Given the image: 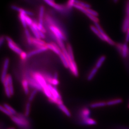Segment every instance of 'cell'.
Here are the masks:
<instances>
[{"label": "cell", "mask_w": 129, "mask_h": 129, "mask_svg": "<svg viewBox=\"0 0 129 129\" xmlns=\"http://www.w3.org/2000/svg\"><path fill=\"white\" fill-rule=\"evenodd\" d=\"M13 122L20 128L28 129L30 127V122L27 117L21 114H17L10 117Z\"/></svg>", "instance_id": "1"}, {"label": "cell", "mask_w": 129, "mask_h": 129, "mask_svg": "<svg viewBox=\"0 0 129 129\" xmlns=\"http://www.w3.org/2000/svg\"><path fill=\"white\" fill-rule=\"evenodd\" d=\"M32 77L37 80L39 85L44 89L47 86V83L42 75L39 73H33Z\"/></svg>", "instance_id": "2"}, {"label": "cell", "mask_w": 129, "mask_h": 129, "mask_svg": "<svg viewBox=\"0 0 129 129\" xmlns=\"http://www.w3.org/2000/svg\"><path fill=\"white\" fill-rule=\"evenodd\" d=\"M49 29L56 38L61 39L63 40H66V37L57 27L54 25H51L49 27Z\"/></svg>", "instance_id": "3"}, {"label": "cell", "mask_w": 129, "mask_h": 129, "mask_svg": "<svg viewBox=\"0 0 129 129\" xmlns=\"http://www.w3.org/2000/svg\"><path fill=\"white\" fill-rule=\"evenodd\" d=\"M9 59H6L4 62L3 69L2 72L1 73V81L3 83L4 82L6 78V77L7 76V73L8 68H9Z\"/></svg>", "instance_id": "4"}, {"label": "cell", "mask_w": 129, "mask_h": 129, "mask_svg": "<svg viewBox=\"0 0 129 129\" xmlns=\"http://www.w3.org/2000/svg\"><path fill=\"white\" fill-rule=\"evenodd\" d=\"M27 80H28L29 85L32 88H34L35 89L38 90H43L42 87L33 77H28Z\"/></svg>", "instance_id": "5"}, {"label": "cell", "mask_w": 129, "mask_h": 129, "mask_svg": "<svg viewBox=\"0 0 129 129\" xmlns=\"http://www.w3.org/2000/svg\"><path fill=\"white\" fill-rule=\"evenodd\" d=\"M46 46L47 48L48 49H50L58 55L60 54L61 52H62V51L60 49L59 46L54 43H48L46 44Z\"/></svg>", "instance_id": "6"}, {"label": "cell", "mask_w": 129, "mask_h": 129, "mask_svg": "<svg viewBox=\"0 0 129 129\" xmlns=\"http://www.w3.org/2000/svg\"><path fill=\"white\" fill-rule=\"evenodd\" d=\"M80 115L81 122L82 123L83 121L90 117L91 112L89 109L84 108L82 109V110L81 111Z\"/></svg>", "instance_id": "7"}, {"label": "cell", "mask_w": 129, "mask_h": 129, "mask_svg": "<svg viewBox=\"0 0 129 129\" xmlns=\"http://www.w3.org/2000/svg\"><path fill=\"white\" fill-rule=\"evenodd\" d=\"M47 85L53 97L58 99H61V96L59 94L57 89L55 87H53L51 84H48Z\"/></svg>", "instance_id": "8"}, {"label": "cell", "mask_w": 129, "mask_h": 129, "mask_svg": "<svg viewBox=\"0 0 129 129\" xmlns=\"http://www.w3.org/2000/svg\"><path fill=\"white\" fill-rule=\"evenodd\" d=\"M8 46L10 49L12 50L13 51H14V52L18 54V55H20L23 52V51L18 48L13 41L8 42Z\"/></svg>", "instance_id": "9"}, {"label": "cell", "mask_w": 129, "mask_h": 129, "mask_svg": "<svg viewBox=\"0 0 129 129\" xmlns=\"http://www.w3.org/2000/svg\"><path fill=\"white\" fill-rule=\"evenodd\" d=\"M32 44L35 45L38 48H40L46 45L44 41L41 40L40 39H37L36 38H32Z\"/></svg>", "instance_id": "10"}, {"label": "cell", "mask_w": 129, "mask_h": 129, "mask_svg": "<svg viewBox=\"0 0 129 129\" xmlns=\"http://www.w3.org/2000/svg\"><path fill=\"white\" fill-rule=\"evenodd\" d=\"M11 8L13 10L18 11L19 13H25L26 15H27V16H32L34 15V13L32 12L24 10L23 9L20 8L18 7V6H16L14 5L11 6Z\"/></svg>", "instance_id": "11"}, {"label": "cell", "mask_w": 129, "mask_h": 129, "mask_svg": "<svg viewBox=\"0 0 129 129\" xmlns=\"http://www.w3.org/2000/svg\"><path fill=\"white\" fill-rule=\"evenodd\" d=\"M47 48L46 47V46H45L42 47V48H38L37 50L30 52L28 54H27L28 57H28H31V56H33L34 55H36V54H37L46 51L47 50Z\"/></svg>", "instance_id": "12"}, {"label": "cell", "mask_w": 129, "mask_h": 129, "mask_svg": "<svg viewBox=\"0 0 129 129\" xmlns=\"http://www.w3.org/2000/svg\"><path fill=\"white\" fill-rule=\"evenodd\" d=\"M128 53H129V48H128L127 43L125 42L124 44H123L122 45V51L120 54L123 58H126L128 56Z\"/></svg>", "instance_id": "13"}, {"label": "cell", "mask_w": 129, "mask_h": 129, "mask_svg": "<svg viewBox=\"0 0 129 129\" xmlns=\"http://www.w3.org/2000/svg\"><path fill=\"white\" fill-rule=\"evenodd\" d=\"M45 9L43 6H40L39 8V23L43 25L44 22V14Z\"/></svg>", "instance_id": "14"}, {"label": "cell", "mask_w": 129, "mask_h": 129, "mask_svg": "<svg viewBox=\"0 0 129 129\" xmlns=\"http://www.w3.org/2000/svg\"><path fill=\"white\" fill-rule=\"evenodd\" d=\"M107 106V102L105 101H100L96 102L93 103L90 105V107L91 108H97L100 107H105Z\"/></svg>", "instance_id": "15"}, {"label": "cell", "mask_w": 129, "mask_h": 129, "mask_svg": "<svg viewBox=\"0 0 129 129\" xmlns=\"http://www.w3.org/2000/svg\"><path fill=\"white\" fill-rule=\"evenodd\" d=\"M82 124L86 125H94L97 124L96 121L91 117L86 119L82 122Z\"/></svg>", "instance_id": "16"}, {"label": "cell", "mask_w": 129, "mask_h": 129, "mask_svg": "<svg viewBox=\"0 0 129 129\" xmlns=\"http://www.w3.org/2000/svg\"><path fill=\"white\" fill-rule=\"evenodd\" d=\"M3 84H4V87L5 88V93L6 94V96H7L8 98L11 97L12 95H11V93L10 92V89H9V82H8V80L7 78L3 83Z\"/></svg>", "instance_id": "17"}, {"label": "cell", "mask_w": 129, "mask_h": 129, "mask_svg": "<svg viewBox=\"0 0 129 129\" xmlns=\"http://www.w3.org/2000/svg\"><path fill=\"white\" fill-rule=\"evenodd\" d=\"M123 102V100L121 99H114L112 100H109L107 101V105L108 106H112L119 104L122 103Z\"/></svg>", "instance_id": "18"}, {"label": "cell", "mask_w": 129, "mask_h": 129, "mask_svg": "<svg viewBox=\"0 0 129 129\" xmlns=\"http://www.w3.org/2000/svg\"><path fill=\"white\" fill-rule=\"evenodd\" d=\"M90 29L93 32H94L96 35L98 36V37L100 39H101V40H102V41H105V39H104L103 37L100 33V31L98 30V29L95 27V26L91 25V26H90Z\"/></svg>", "instance_id": "19"}, {"label": "cell", "mask_w": 129, "mask_h": 129, "mask_svg": "<svg viewBox=\"0 0 129 129\" xmlns=\"http://www.w3.org/2000/svg\"><path fill=\"white\" fill-rule=\"evenodd\" d=\"M58 107L64 113L65 115L67 117H70L71 116V114L68 109L63 104L58 105Z\"/></svg>", "instance_id": "20"}, {"label": "cell", "mask_w": 129, "mask_h": 129, "mask_svg": "<svg viewBox=\"0 0 129 129\" xmlns=\"http://www.w3.org/2000/svg\"><path fill=\"white\" fill-rule=\"evenodd\" d=\"M26 15L23 13H20L19 15L20 20H21L22 25L25 29L26 28L27 26L26 23Z\"/></svg>", "instance_id": "21"}, {"label": "cell", "mask_w": 129, "mask_h": 129, "mask_svg": "<svg viewBox=\"0 0 129 129\" xmlns=\"http://www.w3.org/2000/svg\"><path fill=\"white\" fill-rule=\"evenodd\" d=\"M98 69L94 67V68H93L91 70V71H90V73L89 74V75L88 76L87 78L88 80L90 81L91 80H92L93 78L95 76V75L96 74V73H97Z\"/></svg>", "instance_id": "22"}, {"label": "cell", "mask_w": 129, "mask_h": 129, "mask_svg": "<svg viewBox=\"0 0 129 129\" xmlns=\"http://www.w3.org/2000/svg\"><path fill=\"white\" fill-rule=\"evenodd\" d=\"M106 57L104 55H102L101 56L99 59L98 60L97 62H96V65H95V67L99 69L100 68V67L102 66V64L103 63L105 60H106Z\"/></svg>", "instance_id": "23"}, {"label": "cell", "mask_w": 129, "mask_h": 129, "mask_svg": "<svg viewBox=\"0 0 129 129\" xmlns=\"http://www.w3.org/2000/svg\"><path fill=\"white\" fill-rule=\"evenodd\" d=\"M6 78H7L8 80L9 86V89H10V92L11 93V95L12 96L14 95V87H13V85L12 78L11 76H10V75H8Z\"/></svg>", "instance_id": "24"}, {"label": "cell", "mask_w": 129, "mask_h": 129, "mask_svg": "<svg viewBox=\"0 0 129 129\" xmlns=\"http://www.w3.org/2000/svg\"><path fill=\"white\" fill-rule=\"evenodd\" d=\"M22 84L25 93L26 95L28 94L29 93V89H28L29 83H28V80H27V79L23 80L22 81Z\"/></svg>", "instance_id": "25"}, {"label": "cell", "mask_w": 129, "mask_h": 129, "mask_svg": "<svg viewBox=\"0 0 129 129\" xmlns=\"http://www.w3.org/2000/svg\"><path fill=\"white\" fill-rule=\"evenodd\" d=\"M60 58L61 59V60L62 61V63L64 66L66 68H69V63L67 59L66 58V57L64 55L63 53V52H61L60 54L59 55Z\"/></svg>", "instance_id": "26"}, {"label": "cell", "mask_w": 129, "mask_h": 129, "mask_svg": "<svg viewBox=\"0 0 129 129\" xmlns=\"http://www.w3.org/2000/svg\"><path fill=\"white\" fill-rule=\"evenodd\" d=\"M67 50L71 60L72 61H74V54H73V50L72 48V46L70 44H68L67 45Z\"/></svg>", "instance_id": "27"}, {"label": "cell", "mask_w": 129, "mask_h": 129, "mask_svg": "<svg viewBox=\"0 0 129 129\" xmlns=\"http://www.w3.org/2000/svg\"><path fill=\"white\" fill-rule=\"evenodd\" d=\"M75 4L80 5L83 7L85 8L86 9H89V8H90V7H91V6L89 4L84 2L80 1L79 0H75Z\"/></svg>", "instance_id": "28"}, {"label": "cell", "mask_w": 129, "mask_h": 129, "mask_svg": "<svg viewBox=\"0 0 129 129\" xmlns=\"http://www.w3.org/2000/svg\"><path fill=\"white\" fill-rule=\"evenodd\" d=\"M4 106L13 115H15L17 114V113L16 112V111L14 110V109L12 107H11L9 104H8L7 103H4Z\"/></svg>", "instance_id": "29"}, {"label": "cell", "mask_w": 129, "mask_h": 129, "mask_svg": "<svg viewBox=\"0 0 129 129\" xmlns=\"http://www.w3.org/2000/svg\"><path fill=\"white\" fill-rule=\"evenodd\" d=\"M85 15L90 19L93 21L94 22V23H99V19L98 18V17H96L95 16H93L90 13H88L87 12L86 13Z\"/></svg>", "instance_id": "30"}, {"label": "cell", "mask_w": 129, "mask_h": 129, "mask_svg": "<svg viewBox=\"0 0 129 129\" xmlns=\"http://www.w3.org/2000/svg\"><path fill=\"white\" fill-rule=\"evenodd\" d=\"M43 91L45 95H46L49 99H51V98L52 97V95L51 94V91H50V90L49 89V88H48V85L47 87H46L43 89Z\"/></svg>", "instance_id": "31"}, {"label": "cell", "mask_w": 129, "mask_h": 129, "mask_svg": "<svg viewBox=\"0 0 129 129\" xmlns=\"http://www.w3.org/2000/svg\"><path fill=\"white\" fill-rule=\"evenodd\" d=\"M30 103L28 101L26 103L25 107V110L24 115L26 117H28L30 114Z\"/></svg>", "instance_id": "32"}, {"label": "cell", "mask_w": 129, "mask_h": 129, "mask_svg": "<svg viewBox=\"0 0 129 129\" xmlns=\"http://www.w3.org/2000/svg\"><path fill=\"white\" fill-rule=\"evenodd\" d=\"M25 33L26 39H27V42L29 45H31L32 44V38L30 37L29 31L27 29H26L25 30Z\"/></svg>", "instance_id": "33"}, {"label": "cell", "mask_w": 129, "mask_h": 129, "mask_svg": "<svg viewBox=\"0 0 129 129\" xmlns=\"http://www.w3.org/2000/svg\"><path fill=\"white\" fill-rule=\"evenodd\" d=\"M0 110H1L2 112H3L6 115H7V116L11 117L13 115L4 106H3L2 105L1 106H0Z\"/></svg>", "instance_id": "34"}, {"label": "cell", "mask_w": 129, "mask_h": 129, "mask_svg": "<svg viewBox=\"0 0 129 129\" xmlns=\"http://www.w3.org/2000/svg\"><path fill=\"white\" fill-rule=\"evenodd\" d=\"M30 27V29H31V30L32 32L35 36L36 38H37V39H40V36H39L37 29H36L35 28H34V27H33L32 25Z\"/></svg>", "instance_id": "35"}, {"label": "cell", "mask_w": 129, "mask_h": 129, "mask_svg": "<svg viewBox=\"0 0 129 129\" xmlns=\"http://www.w3.org/2000/svg\"><path fill=\"white\" fill-rule=\"evenodd\" d=\"M54 9L58 11H63L65 10V7L63 5H59L58 4H56L54 6Z\"/></svg>", "instance_id": "36"}, {"label": "cell", "mask_w": 129, "mask_h": 129, "mask_svg": "<svg viewBox=\"0 0 129 129\" xmlns=\"http://www.w3.org/2000/svg\"><path fill=\"white\" fill-rule=\"evenodd\" d=\"M37 89H34V90L33 91L29 96V98H28V101L31 102L33 101L36 94H37Z\"/></svg>", "instance_id": "37"}, {"label": "cell", "mask_w": 129, "mask_h": 129, "mask_svg": "<svg viewBox=\"0 0 129 129\" xmlns=\"http://www.w3.org/2000/svg\"><path fill=\"white\" fill-rule=\"evenodd\" d=\"M75 4V0H68L67 3V7L68 9H70L74 7Z\"/></svg>", "instance_id": "38"}, {"label": "cell", "mask_w": 129, "mask_h": 129, "mask_svg": "<svg viewBox=\"0 0 129 129\" xmlns=\"http://www.w3.org/2000/svg\"><path fill=\"white\" fill-rule=\"evenodd\" d=\"M26 21L27 26L30 27L33 25L34 23V21H33L31 18L29 17V16L26 15Z\"/></svg>", "instance_id": "39"}, {"label": "cell", "mask_w": 129, "mask_h": 129, "mask_svg": "<svg viewBox=\"0 0 129 129\" xmlns=\"http://www.w3.org/2000/svg\"><path fill=\"white\" fill-rule=\"evenodd\" d=\"M86 9L87 12L90 13L93 16H95L96 17H98V15H99L98 13L96 12V11H95L91 9L90 8Z\"/></svg>", "instance_id": "40"}, {"label": "cell", "mask_w": 129, "mask_h": 129, "mask_svg": "<svg viewBox=\"0 0 129 129\" xmlns=\"http://www.w3.org/2000/svg\"><path fill=\"white\" fill-rule=\"evenodd\" d=\"M125 16L129 18V0H127L126 4Z\"/></svg>", "instance_id": "41"}, {"label": "cell", "mask_w": 129, "mask_h": 129, "mask_svg": "<svg viewBox=\"0 0 129 129\" xmlns=\"http://www.w3.org/2000/svg\"><path fill=\"white\" fill-rule=\"evenodd\" d=\"M44 1L45 2L46 4H47L48 5H49V6L54 7L56 3L54 2V0H44Z\"/></svg>", "instance_id": "42"}, {"label": "cell", "mask_w": 129, "mask_h": 129, "mask_svg": "<svg viewBox=\"0 0 129 129\" xmlns=\"http://www.w3.org/2000/svg\"><path fill=\"white\" fill-rule=\"evenodd\" d=\"M58 83H59V81L58 80V79H54L53 78L52 79H51V81L49 84L54 85H58Z\"/></svg>", "instance_id": "43"}, {"label": "cell", "mask_w": 129, "mask_h": 129, "mask_svg": "<svg viewBox=\"0 0 129 129\" xmlns=\"http://www.w3.org/2000/svg\"><path fill=\"white\" fill-rule=\"evenodd\" d=\"M38 28L41 31L44 32V33H45L46 32V29H45V28H44L43 27V25L39 23L38 24Z\"/></svg>", "instance_id": "44"}, {"label": "cell", "mask_w": 129, "mask_h": 129, "mask_svg": "<svg viewBox=\"0 0 129 129\" xmlns=\"http://www.w3.org/2000/svg\"><path fill=\"white\" fill-rule=\"evenodd\" d=\"M20 56H21V58L23 60H25L27 57H28V55L26 53V52H23L20 55Z\"/></svg>", "instance_id": "45"}, {"label": "cell", "mask_w": 129, "mask_h": 129, "mask_svg": "<svg viewBox=\"0 0 129 129\" xmlns=\"http://www.w3.org/2000/svg\"><path fill=\"white\" fill-rule=\"evenodd\" d=\"M5 39H6L5 37H4V36H2L1 37V38H0V46L1 47L2 46V45H3Z\"/></svg>", "instance_id": "46"}, {"label": "cell", "mask_w": 129, "mask_h": 129, "mask_svg": "<svg viewBox=\"0 0 129 129\" xmlns=\"http://www.w3.org/2000/svg\"><path fill=\"white\" fill-rule=\"evenodd\" d=\"M125 41V42L127 43L129 42V29L126 32Z\"/></svg>", "instance_id": "47"}, {"label": "cell", "mask_w": 129, "mask_h": 129, "mask_svg": "<svg viewBox=\"0 0 129 129\" xmlns=\"http://www.w3.org/2000/svg\"><path fill=\"white\" fill-rule=\"evenodd\" d=\"M54 79H57L58 78V74L57 73H55L54 74Z\"/></svg>", "instance_id": "48"}, {"label": "cell", "mask_w": 129, "mask_h": 129, "mask_svg": "<svg viewBox=\"0 0 129 129\" xmlns=\"http://www.w3.org/2000/svg\"><path fill=\"white\" fill-rule=\"evenodd\" d=\"M118 1L119 0H113L114 2L115 3H116L117 2H118Z\"/></svg>", "instance_id": "49"}, {"label": "cell", "mask_w": 129, "mask_h": 129, "mask_svg": "<svg viewBox=\"0 0 129 129\" xmlns=\"http://www.w3.org/2000/svg\"><path fill=\"white\" fill-rule=\"evenodd\" d=\"M9 129H15V128H14V127H12V128H10Z\"/></svg>", "instance_id": "50"}, {"label": "cell", "mask_w": 129, "mask_h": 129, "mask_svg": "<svg viewBox=\"0 0 129 129\" xmlns=\"http://www.w3.org/2000/svg\"><path fill=\"white\" fill-rule=\"evenodd\" d=\"M128 108H129V103H128Z\"/></svg>", "instance_id": "51"}]
</instances>
